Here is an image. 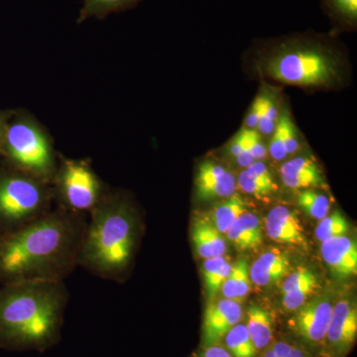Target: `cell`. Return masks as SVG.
Listing matches in <instances>:
<instances>
[{
    "label": "cell",
    "mask_w": 357,
    "mask_h": 357,
    "mask_svg": "<svg viewBox=\"0 0 357 357\" xmlns=\"http://www.w3.org/2000/svg\"><path fill=\"white\" fill-rule=\"evenodd\" d=\"M86 227L68 211L46 213L0 239V280L62 281L79 261Z\"/></svg>",
    "instance_id": "6da1fadb"
},
{
    "label": "cell",
    "mask_w": 357,
    "mask_h": 357,
    "mask_svg": "<svg viewBox=\"0 0 357 357\" xmlns=\"http://www.w3.org/2000/svg\"><path fill=\"white\" fill-rule=\"evenodd\" d=\"M66 304L62 281L8 282L0 288V340L26 347L49 344Z\"/></svg>",
    "instance_id": "7a4b0ae2"
},
{
    "label": "cell",
    "mask_w": 357,
    "mask_h": 357,
    "mask_svg": "<svg viewBox=\"0 0 357 357\" xmlns=\"http://www.w3.org/2000/svg\"><path fill=\"white\" fill-rule=\"evenodd\" d=\"M137 239V220L130 203L119 192H107L91 211L79 261L103 278H119L129 267Z\"/></svg>",
    "instance_id": "3957f363"
},
{
    "label": "cell",
    "mask_w": 357,
    "mask_h": 357,
    "mask_svg": "<svg viewBox=\"0 0 357 357\" xmlns=\"http://www.w3.org/2000/svg\"><path fill=\"white\" fill-rule=\"evenodd\" d=\"M0 156L4 164L47 184L53 182L58 162L48 131L25 110H13L7 121Z\"/></svg>",
    "instance_id": "277c9868"
},
{
    "label": "cell",
    "mask_w": 357,
    "mask_h": 357,
    "mask_svg": "<svg viewBox=\"0 0 357 357\" xmlns=\"http://www.w3.org/2000/svg\"><path fill=\"white\" fill-rule=\"evenodd\" d=\"M267 59L264 73L279 83L297 86H330L340 79V61L328 47L312 40L281 45Z\"/></svg>",
    "instance_id": "5b68a950"
},
{
    "label": "cell",
    "mask_w": 357,
    "mask_h": 357,
    "mask_svg": "<svg viewBox=\"0 0 357 357\" xmlns=\"http://www.w3.org/2000/svg\"><path fill=\"white\" fill-rule=\"evenodd\" d=\"M49 185L6 164L0 167V225L14 230L48 213Z\"/></svg>",
    "instance_id": "8992f818"
},
{
    "label": "cell",
    "mask_w": 357,
    "mask_h": 357,
    "mask_svg": "<svg viewBox=\"0 0 357 357\" xmlns=\"http://www.w3.org/2000/svg\"><path fill=\"white\" fill-rule=\"evenodd\" d=\"M52 183L66 211L74 213H91L107 192L102 181L84 160L63 157Z\"/></svg>",
    "instance_id": "52a82bcc"
},
{
    "label": "cell",
    "mask_w": 357,
    "mask_h": 357,
    "mask_svg": "<svg viewBox=\"0 0 357 357\" xmlns=\"http://www.w3.org/2000/svg\"><path fill=\"white\" fill-rule=\"evenodd\" d=\"M333 305L326 298L305 303L289 321V328L311 347L325 344L326 331L332 317Z\"/></svg>",
    "instance_id": "ba28073f"
},
{
    "label": "cell",
    "mask_w": 357,
    "mask_h": 357,
    "mask_svg": "<svg viewBox=\"0 0 357 357\" xmlns=\"http://www.w3.org/2000/svg\"><path fill=\"white\" fill-rule=\"evenodd\" d=\"M357 335V310L349 300L333 305L326 331V351L335 357H344L351 349Z\"/></svg>",
    "instance_id": "9c48e42d"
},
{
    "label": "cell",
    "mask_w": 357,
    "mask_h": 357,
    "mask_svg": "<svg viewBox=\"0 0 357 357\" xmlns=\"http://www.w3.org/2000/svg\"><path fill=\"white\" fill-rule=\"evenodd\" d=\"M243 319V307L236 301L222 299L211 302L204 314L202 340L204 347L218 344Z\"/></svg>",
    "instance_id": "30bf717a"
},
{
    "label": "cell",
    "mask_w": 357,
    "mask_h": 357,
    "mask_svg": "<svg viewBox=\"0 0 357 357\" xmlns=\"http://www.w3.org/2000/svg\"><path fill=\"white\" fill-rule=\"evenodd\" d=\"M236 177L225 167L211 161L199 166L195 178V191L199 199H227L236 194Z\"/></svg>",
    "instance_id": "8fae6325"
},
{
    "label": "cell",
    "mask_w": 357,
    "mask_h": 357,
    "mask_svg": "<svg viewBox=\"0 0 357 357\" xmlns=\"http://www.w3.org/2000/svg\"><path fill=\"white\" fill-rule=\"evenodd\" d=\"M321 255L335 278L347 279L356 274V243L349 237L337 236L324 241Z\"/></svg>",
    "instance_id": "7c38bea8"
},
{
    "label": "cell",
    "mask_w": 357,
    "mask_h": 357,
    "mask_svg": "<svg viewBox=\"0 0 357 357\" xmlns=\"http://www.w3.org/2000/svg\"><path fill=\"white\" fill-rule=\"evenodd\" d=\"M268 236L279 243L307 246L302 223L295 211L285 206H277L268 213L265 222Z\"/></svg>",
    "instance_id": "4fadbf2b"
},
{
    "label": "cell",
    "mask_w": 357,
    "mask_h": 357,
    "mask_svg": "<svg viewBox=\"0 0 357 357\" xmlns=\"http://www.w3.org/2000/svg\"><path fill=\"white\" fill-rule=\"evenodd\" d=\"M280 177L283 184L290 189H311L326 185L323 172L312 160L296 157L282 165Z\"/></svg>",
    "instance_id": "5bb4252c"
},
{
    "label": "cell",
    "mask_w": 357,
    "mask_h": 357,
    "mask_svg": "<svg viewBox=\"0 0 357 357\" xmlns=\"http://www.w3.org/2000/svg\"><path fill=\"white\" fill-rule=\"evenodd\" d=\"M290 268L288 256L278 249L260 255L249 269L250 279L258 287H267L286 276Z\"/></svg>",
    "instance_id": "9a60e30c"
},
{
    "label": "cell",
    "mask_w": 357,
    "mask_h": 357,
    "mask_svg": "<svg viewBox=\"0 0 357 357\" xmlns=\"http://www.w3.org/2000/svg\"><path fill=\"white\" fill-rule=\"evenodd\" d=\"M271 135L267 151L275 161H282L299 150L297 128L288 110L284 109L279 115L276 128Z\"/></svg>",
    "instance_id": "2e32d148"
},
{
    "label": "cell",
    "mask_w": 357,
    "mask_h": 357,
    "mask_svg": "<svg viewBox=\"0 0 357 357\" xmlns=\"http://www.w3.org/2000/svg\"><path fill=\"white\" fill-rule=\"evenodd\" d=\"M225 234L243 250L259 248L263 241L261 220L255 213L245 211L232 223Z\"/></svg>",
    "instance_id": "e0dca14e"
},
{
    "label": "cell",
    "mask_w": 357,
    "mask_h": 357,
    "mask_svg": "<svg viewBox=\"0 0 357 357\" xmlns=\"http://www.w3.org/2000/svg\"><path fill=\"white\" fill-rule=\"evenodd\" d=\"M192 241L199 257L204 259L225 255L227 243L222 234L208 220H196L192 223Z\"/></svg>",
    "instance_id": "ac0fdd59"
},
{
    "label": "cell",
    "mask_w": 357,
    "mask_h": 357,
    "mask_svg": "<svg viewBox=\"0 0 357 357\" xmlns=\"http://www.w3.org/2000/svg\"><path fill=\"white\" fill-rule=\"evenodd\" d=\"M256 351L266 349L273 337V323L269 312L259 306L249 307L245 324Z\"/></svg>",
    "instance_id": "d6986e66"
},
{
    "label": "cell",
    "mask_w": 357,
    "mask_h": 357,
    "mask_svg": "<svg viewBox=\"0 0 357 357\" xmlns=\"http://www.w3.org/2000/svg\"><path fill=\"white\" fill-rule=\"evenodd\" d=\"M142 0H83L77 14V24L89 20H105L112 13H122L137 6Z\"/></svg>",
    "instance_id": "ffe728a7"
},
{
    "label": "cell",
    "mask_w": 357,
    "mask_h": 357,
    "mask_svg": "<svg viewBox=\"0 0 357 357\" xmlns=\"http://www.w3.org/2000/svg\"><path fill=\"white\" fill-rule=\"evenodd\" d=\"M250 289L248 260L243 257L237 260L236 264L232 265L231 271L220 290L225 299L241 303L248 297Z\"/></svg>",
    "instance_id": "44dd1931"
},
{
    "label": "cell",
    "mask_w": 357,
    "mask_h": 357,
    "mask_svg": "<svg viewBox=\"0 0 357 357\" xmlns=\"http://www.w3.org/2000/svg\"><path fill=\"white\" fill-rule=\"evenodd\" d=\"M245 211H248V204L236 192L211 211L208 222H211L220 234H225L231 227L232 223Z\"/></svg>",
    "instance_id": "7402d4cb"
},
{
    "label": "cell",
    "mask_w": 357,
    "mask_h": 357,
    "mask_svg": "<svg viewBox=\"0 0 357 357\" xmlns=\"http://www.w3.org/2000/svg\"><path fill=\"white\" fill-rule=\"evenodd\" d=\"M231 268V263L225 255L204 259L203 275L208 300H213L217 295L229 277Z\"/></svg>",
    "instance_id": "603a6c76"
},
{
    "label": "cell",
    "mask_w": 357,
    "mask_h": 357,
    "mask_svg": "<svg viewBox=\"0 0 357 357\" xmlns=\"http://www.w3.org/2000/svg\"><path fill=\"white\" fill-rule=\"evenodd\" d=\"M223 338L232 357H255L257 351L244 324H237Z\"/></svg>",
    "instance_id": "cb8c5ba5"
},
{
    "label": "cell",
    "mask_w": 357,
    "mask_h": 357,
    "mask_svg": "<svg viewBox=\"0 0 357 357\" xmlns=\"http://www.w3.org/2000/svg\"><path fill=\"white\" fill-rule=\"evenodd\" d=\"M326 13L337 24L345 28H356L357 0H321Z\"/></svg>",
    "instance_id": "d4e9b609"
},
{
    "label": "cell",
    "mask_w": 357,
    "mask_h": 357,
    "mask_svg": "<svg viewBox=\"0 0 357 357\" xmlns=\"http://www.w3.org/2000/svg\"><path fill=\"white\" fill-rule=\"evenodd\" d=\"M349 229L347 218L342 213L335 211L319 220L316 229L317 239L321 243L333 237L345 236Z\"/></svg>",
    "instance_id": "484cf974"
},
{
    "label": "cell",
    "mask_w": 357,
    "mask_h": 357,
    "mask_svg": "<svg viewBox=\"0 0 357 357\" xmlns=\"http://www.w3.org/2000/svg\"><path fill=\"white\" fill-rule=\"evenodd\" d=\"M298 204L310 217L319 220L328 215L331 208L330 201L325 195L319 194L312 190L300 192L298 196Z\"/></svg>",
    "instance_id": "4316f807"
},
{
    "label": "cell",
    "mask_w": 357,
    "mask_h": 357,
    "mask_svg": "<svg viewBox=\"0 0 357 357\" xmlns=\"http://www.w3.org/2000/svg\"><path fill=\"white\" fill-rule=\"evenodd\" d=\"M264 103H263V109L261 116H260L259 122H258L257 130L262 135H271L273 133L275 128H276L277 122H278L279 107L275 93L265 89Z\"/></svg>",
    "instance_id": "83f0119b"
},
{
    "label": "cell",
    "mask_w": 357,
    "mask_h": 357,
    "mask_svg": "<svg viewBox=\"0 0 357 357\" xmlns=\"http://www.w3.org/2000/svg\"><path fill=\"white\" fill-rule=\"evenodd\" d=\"M319 287L318 278L317 276L312 277L304 283L300 284L290 292L283 294V306L288 311H297L305 303H307L312 293L316 292Z\"/></svg>",
    "instance_id": "f1b7e54d"
},
{
    "label": "cell",
    "mask_w": 357,
    "mask_h": 357,
    "mask_svg": "<svg viewBox=\"0 0 357 357\" xmlns=\"http://www.w3.org/2000/svg\"><path fill=\"white\" fill-rule=\"evenodd\" d=\"M236 182L237 188L243 190L246 194L252 195V196L257 197V198L266 197L270 192L274 191L273 189L265 185L261 180L248 172L246 169L239 174Z\"/></svg>",
    "instance_id": "f546056e"
},
{
    "label": "cell",
    "mask_w": 357,
    "mask_h": 357,
    "mask_svg": "<svg viewBox=\"0 0 357 357\" xmlns=\"http://www.w3.org/2000/svg\"><path fill=\"white\" fill-rule=\"evenodd\" d=\"M314 276H316V275H314V272H312L311 270L307 269V268H298L296 271L288 275L287 278L284 281L283 287H282V293L285 294L290 292L293 289L299 286L300 284L304 283V282L309 280V279L312 278Z\"/></svg>",
    "instance_id": "4dcf8cb0"
},
{
    "label": "cell",
    "mask_w": 357,
    "mask_h": 357,
    "mask_svg": "<svg viewBox=\"0 0 357 357\" xmlns=\"http://www.w3.org/2000/svg\"><path fill=\"white\" fill-rule=\"evenodd\" d=\"M263 103H264V93H261L256 96L248 114L246 115L245 128L253 129V130L257 129L258 122L261 116Z\"/></svg>",
    "instance_id": "1f68e13d"
},
{
    "label": "cell",
    "mask_w": 357,
    "mask_h": 357,
    "mask_svg": "<svg viewBox=\"0 0 357 357\" xmlns=\"http://www.w3.org/2000/svg\"><path fill=\"white\" fill-rule=\"evenodd\" d=\"M271 347L279 357H309L304 349L283 340L275 342Z\"/></svg>",
    "instance_id": "d6a6232c"
},
{
    "label": "cell",
    "mask_w": 357,
    "mask_h": 357,
    "mask_svg": "<svg viewBox=\"0 0 357 357\" xmlns=\"http://www.w3.org/2000/svg\"><path fill=\"white\" fill-rule=\"evenodd\" d=\"M245 169L248 172L255 175V177L261 180L265 185H268V187L275 190V185L273 178H272L271 173H270L269 169H268V167L265 165L263 162L255 161V163L251 164L250 166H248V168Z\"/></svg>",
    "instance_id": "836d02e7"
},
{
    "label": "cell",
    "mask_w": 357,
    "mask_h": 357,
    "mask_svg": "<svg viewBox=\"0 0 357 357\" xmlns=\"http://www.w3.org/2000/svg\"><path fill=\"white\" fill-rule=\"evenodd\" d=\"M198 357H232L231 354L225 347L215 344L204 347V351Z\"/></svg>",
    "instance_id": "e575fe53"
},
{
    "label": "cell",
    "mask_w": 357,
    "mask_h": 357,
    "mask_svg": "<svg viewBox=\"0 0 357 357\" xmlns=\"http://www.w3.org/2000/svg\"><path fill=\"white\" fill-rule=\"evenodd\" d=\"M13 114V109L0 110V146L3 139L4 131H6L7 121Z\"/></svg>",
    "instance_id": "d590c367"
},
{
    "label": "cell",
    "mask_w": 357,
    "mask_h": 357,
    "mask_svg": "<svg viewBox=\"0 0 357 357\" xmlns=\"http://www.w3.org/2000/svg\"><path fill=\"white\" fill-rule=\"evenodd\" d=\"M261 357H279L277 356L276 352L274 351V349H272V347H270L269 349H267L266 351L263 352Z\"/></svg>",
    "instance_id": "8d00e7d4"
}]
</instances>
